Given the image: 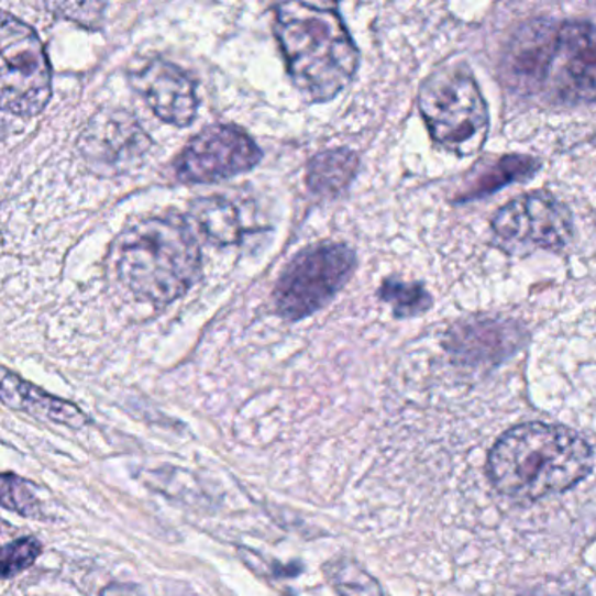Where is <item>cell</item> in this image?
<instances>
[{"instance_id":"obj_1","label":"cell","mask_w":596,"mask_h":596,"mask_svg":"<svg viewBox=\"0 0 596 596\" xmlns=\"http://www.w3.org/2000/svg\"><path fill=\"white\" fill-rule=\"evenodd\" d=\"M595 467L588 441L565 426L529 422L504 432L486 459V476L504 497L537 503L580 485Z\"/></svg>"},{"instance_id":"obj_2","label":"cell","mask_w":596,"mask_h":596,"mask_svg":"<svg viewBox=\"0 0 596 596\" xmlns=\"http://www.w3.org/2000/svg\"><path fill=\"white\" fill-rule=\"evenodd\" d=\"M275 34L296 88L310 102H328L354 79L358 52L334 4L284 2Z\"/></svg>"},{"instance_id":"obj_3","label":"cell","mask_w":596,"mask_h":596,"mask_svg":"<svg viewBox=\"0 0 596 596\" xmlns=\"http://www.w3.org/2000/svg\"><path fill=\"white\" fill-rule=\"evenodd\" d=\"M201 272V254L191 228L165 216L136 222L118 245V275L141 301L165 307L186 295Z\"/></svg>"},{"instance_id":"obj_4","label":"cell","mask_w":596,"mask_h":596,"mask_svg":"<svg viewBox=\"0 0 596 596\" xmlns=\"http://www.w3.org/2000/svg\"><path fill=\"white\" fill-rule=\"evenodd\" d=\"M418 107L432 139L444 150L461 158L483 150L490 115L467 68L453 65L427 77L418 95Z\"/></svg>"},{"instance_id":"obj_5","label":"cell","mask_w":596,"mask_h":596,"mask_svg":"<svg viewBox=\"0 0 596 596\" xmlns=\"http://www.w3.org/2000/svg\"><path fill=\"white\" fill-rule=\"evenodd\" d=\"M355 265V252L343 243H319L299 252L273 293L278 313L295 322L316 313L345 286Z\"/></svg>"},{"instance_id":"obj_6","label":"cell","mask_w":596,"mask_h":596,"mask_svg":"<svg viewBox=\"0 0 596 596\" xmlns=\"http://www.w3.org/2000/svg\"><path fill=\"white\" fill-rule=\"evenodd\" d=\"M2 109L14 115H35L52 99V67L37 32L11 13L0 23Z\"/></svg>"},{"instance_id":"obj_7","label":"cell","mask_w":596,"mask_h":596,"mask_svg":"<svg viewBox=\"0 0 596 596\" xmlns=\"http://www.w3.org/2000/svg\"><path fill=\"white\" fill-rule=\"evenodd\" d=\"M263 158L256 142L233 124H213L192 136L175 162L177 179L213 184L252 170Z\"/></svg>"},{"instance_id":"obj_8","label":"cell","mask_w":596,"mask_h":596,"mask_svg":"<svg viewBox=\"0 0 596 596\" xmlns=\"http://www.w3.org/2000/svg\"><path fill=\"white\" fill-rule=\"evenodd\" d=\"M492 228L511 247L559 251L571 242L574 219L562 200L550 192L533 191L504 205Z\"/></svg>"},{"instance_id":"obj_9","label":"cell","mask_w":596,"mask_h":596,"mask_svg":"<svg viewBox=\"0 0 596 596\" xmlns=\"http://www.w3.org/2000/svg\"><path fill=\"white\" fill-rule=\"evenodd\" d=\"M77 145L91 170L111 177L139 165L151 139L129 112L107 111L91 118Z\"/></svg>"},{"instance_id":"obj_10","label":"cell","mask_w":596,"mask_h":596,"mask_svg":"<svg viewBox=\"0 0 596 596\" xmlns=\"http://www.w3.org/2000/svg\"><path fill=\"white\" fill-rule=\"evenodd\" d=\"M544 85L565 102H595L596 26L560 23Z\"/></svg>"},{"instance_id":"obj_11","label":"cell","mask_w":596,"mask_h":596,"mask_svg":"<svg viewBox=\"0 0 596 596\" xmlns=\"http://www.w3.org/2000/svg\"><path fill=\"white\" fill-rule=\"evenodd\" d=\"M133 86L165 123L188 126L195 120L197 85L177 65L156 58L133 76Z\"/></svg>"},{"instance_id":"obj_12","label":"cell","mask_w":596,"mask_h":596,"mask_svg":"<svg viewBox=\"0 0 596 596\" xmlns=\"http://www.w3.org/2000/svg\"><path fill=\"white\" fill-rule=\"evenodd\" d=\"M559 25L537 20L520 29L504 56V74L512 88L536 91L544 86Z\"/></svg>"},{"instance_id":"obj_13","label":"cell","mask_w":596,"mask_h":596,"mask_svg":"<svg viewBox=\"0 0 596 596\" xmlns=\"http://www.w3.org/2000/svg\"><path fill=\"white\" fill-rule=\"evenodd\" d=\"M0 397L8 408L23 411L43 422L58 423L70 429H81L88 422V417L74 402L44 393L8 369L2 371Z\"/></svg>"},{"instance_id":"obj_14","label":"cell","mask_w":596,"mask_h":596,"mask_svg":"<svg viewBox=\"0 0 596 596\" xmlns=\"http://www.w3.org/2000/svg\"><path fill=\"white\" fill-rule=\"evenodd\" d=\"M358 170V156L350 150H331L310 159L307 184L317 197L332 198L349 188Z\"/></svg>"},{"instance_id":"obj_15","label":"cell","mask_w":596,"mask_h":596,"mask_svg":"<svg viewBox=\"0 0 596 596\" xmlns=\"http://www.w3.org/2000/svg\"><path fill=\"white\" fill-rule=\"evenodd\" d=\"M189 218L207 242L228 247L242 236L240 213L230 200L222 197L201 198L189 209Z\"/></svg>"},{"instance_id":"obj_16","label":"cell","mask_w":596,"mask_h":596,"mask_svg":"<svg viewBox=\"0 0 596 596\" xmlns=\"http://www.w3.org/2000/svg\"><path fill=\"white\" fill-rule=\"evenodd\" d=\"M539 166H541V162L532 156H523V154L504 156L494 166H488L490 170L477 175L473 184L459 195L456 201L488 197L492 192L503 189L507 184L530 179L539 170Z\"/></svg>"},{"instance_id":"obj_17","label":"cell","mask_w":596,"mask_h":596,"mask_svg":"<svg viewBox=\"0 0 596 596\" xmlns=\"http://www.w3.org/2000/svg\"><path fill=\"white\" fill-rule=\"evenodd\" d=\"M378 296L382 301L393 307L397 319H411L422 316L432 307V298L422 284L387 278L379 287Z\"/></svg>"},{"instance_id":"obj_18","label":"cell","mask_w":596,"mask_h":596,"mask_svg":"<svg viewBox=\"0 0 596 596\" xmlns=\"http://www.w3.org/2000/svg\"><path fill=\"white\" fill-rule=\"evenodd\" d=\"M325 575L340 596H384L378 581L354 560H336L325 566Z\"/></svg>"},{"instance_id":"obj_19","label":"cell","mask_w":596,"mask_h":596,"mask_svg":"<svg viewBox=\"0 0 596 596\" xmlns=\"http://www.w3.org/2000/svg\"><path fill=\"white\" fill-rule=\"evenodd\" d=\"M0 503L8 511L22 516H35L41 507L31 482L11 473H5L0 482Z\"/></svg>"},{"instance_id":"obj_20","label":"cell","mask_w":596,"mask_h":596,"mask_svg":"<svg viewBox=\"0 0 596 596\" xmlns=\"http://www.w3.org/2000/svg\"><path fill=\"white\" fill-rule=\"evenodd\" d=\"M43 553V544L34 537H23L20 541L9 542L2 550V577L11 580L13 575L26 571L29 566L34 565L35 560Z\"/></svg>"},{"instance_id":"obj_21","label":"cell","mask_w":596,"mask_h":596,"mask_svg":"<svg viewBox=\"0 0 596 596\" xmlns=\"http://www.w3.org/2000/svg\"><path fill=\"white\" fill-rule=\"evenodd\" d=\"M521 596H584L580 592H574V589L569 588L565 583H559V581H553V583L548 584H537L536 588L530 589V592L523 593Z\"/></svg>"}]
</instances>
